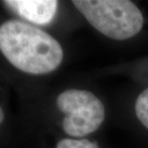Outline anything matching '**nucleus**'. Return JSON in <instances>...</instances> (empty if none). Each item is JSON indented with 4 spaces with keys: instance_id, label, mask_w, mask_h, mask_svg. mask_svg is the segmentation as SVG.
<instances>
[{
    "instance_id": "f257e3e1",
    "label": "nucleus",
    "mask_w": 148,
    "mask_h": 148,
    "mask_svg": "<svg viewBox=\"0 0 148 148\" xmlns=\"http://www.w3.org/2000/svg\"><path fill=\"white\" fill-rule=\"evenodd\" d=\"M0 49L14 67L35 75L55 70L64 57L54 38L19 20H8L1 25Z\"/></svg>"
},
{
    "instance_id": "f03ea898",
    "label": "nucleus",
    "mask_w": 148,
    "mask_h": 148,
    "mask_svg": "<svg viewBox=\"0 0 148 148\" xmlns=\"http://www.w3.org/2000/svg\"><path fill=\"white\" fill-rule=\"evenodd\" d=\"M73 5L96 30L112 40H127L143 28V14L129 0H74Z\"/></svg>"
},
{
    "instance_id": "7ed1b4c3",
    "label": "nucleus",
    "mask_w": 148,
    "mask_h": 148,
    "mask_svg": "<svg viewBox=\"0 0 148 148\" xmlns=\"http://www.w3.org/2000/svg\"><path fill=\"white\" fill-rule=\"evenodd\" d=\"M57 106L67 115L63 128L72 137L95 132L105 118V108L98 97L88 90H67L57 97Z\"/></svg>"
},
{
    "instance_id": "20e7f679",
    "label": "nucleus",
    "mask_w": 148,
    "mask_h": 148,
    "mask_svg": "<svg viewBox=\"0 0 148 148\" xmlns=\"http://www.w3.org/2000/svg\"><path fill=\"white\" fill-rule=\"evenodd\" d=\"M4 4L23 18L40 25L51 21L58 9L55 0H11Z\"/></svg>"
},
{
    "instance_id": "39448f33",
    "label": "nucleus",
    "mask_w": 148,
    "mask_h": 148,
    "mask_svg": "<svg viewBox=\"0 0 148 148\" xmlns=\"http://www.w3.org/2000/svg\"><path fill=\"white\" fill-rule=\"evenodd\" d=\"M135 111L138 120L148 129V88L143 90L137 98Z\"/></svg>"
},
{
    "instance_id": "423d86ee",
    "label": "nucleus",
    "mask_w": 148,
    "mask_h": 148,
    "mask_svg": "<svg viewBox=\"0 0 148 148\" xmlns=\"http://www.w3.org/2000/svg\"><path fill=\"white\" fill-rule=\"evenodd\" d=\"M56 148H99L95 143L88 140H71V138H64L58 143Z\"/></svg>"
},
{
    "instance_id": "0eeeda50",
    "label": "nucleus",
    "mask_w": 148,
    "mask_h": 148,
    "mask_svg": "<svg viewBox=\"0 0 148 148\" xmlns=\"http://www.w3.org/2000/svg\"><path fill=\"white\" fill-rule=\"evenodd\" d=\"M0 114H1V119H0V121H1V122H3V120H4V112H3L2 109L0 110Z\"/></svg>"
}]
</instances>
